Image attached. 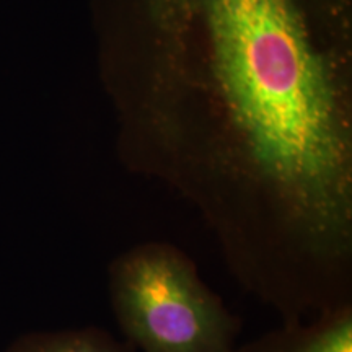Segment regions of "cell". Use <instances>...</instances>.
Masks as SVG:
<instances>
[{"mask_svg": "<svg viewBox=\"0 0 352 352\" xmlns=\"http://www.w3.org/2000/svg\"><path fill=\"white\" fill-rule=\"evenodd\" d=\"M118 160L199 210L284 323L352 303V0H90Z\"/></svg>", "mask_w": 352, "mask_h": 352, "instance_id": "1", "label": "cell"}, {"mask_svg": "<svg viewBox=\"0 0 352 352\" xmlns=\"http://www.w3.org/2000/svg\"><path fill=\"white\" fill-rule=\"evenodd\" d=\"M113 315L138 352H233L241 320L179 246L145 241L108 266Z\"/></svg>", "mask_w": 352, "mask_h": 352, "instance_id": "2", "label": "cell"}, {"mask_svg": "<svg viewBox=\"0 0 352 352\" xmlns=\"http://www.w3.org/2000/svg\"><path fill=\"white\" fill-rule=\"evenodd\" d=\"M233 352H352V303L283 323Z\"/></svg>", "mask_w": 352, "mask_h": 352, "instance_id": "3", "label": "cell"}, {"mask_svg": "<svg viewBox=\"0 0 352 352\" xmlns=\"http://www.w3.org/2000/svg\"><path fill=\"white\" fill-rule=\"evenodd\" d=\"M6 352H138L126 340H118L100 327L32 331L10 342Z\"/></svg>", "mask_w": 352, "mask_h": 352, "instance_id": "4", "label": "cell"}]
</instances>
